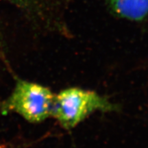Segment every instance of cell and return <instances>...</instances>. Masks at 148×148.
<instances>
[{"label": "cell", "mask_w": 148, "mask_h": 148, "mask_svg": "<svg viewBox=\"0 0 148 148\" xmlns=\"http://www.w3.org/2000/svg\"><path fill=\"white\" fill-rule=\"evenodd\" d=\"M119 109L117 104L97 92L69 87L55 95L51 117L61 127L71 130L96 112H116Z\"/></svg>", "instance_id": "6da1fadb"}, {"label": "cell", "mask_w": 148, "mask_h": 148, "mask_svg": "<svg viewBox=\"0 0 148 148\" xmlns=\"http://www.w3.org/2000/svg\"><path fill=\"white\" fill-rule=\"evenodd\" d=\"M55 95L43 85L18 79L0 110L3 114L16 113L30 123H40L51 117Z\"/></svg>", "instance_id": "7a4b0ae2"}, {"label": "cell", "mask_w": 148, "mask_h": 148, "mask_svg": "<svg viewBox=\"0 0 148 148\" xmlns=\"http://www.w3.org/2000/svg\"><path fill=\"white\" fill-rule=\"evenodd\" d=\"M112 10L120 17L140 21L148 15V0H109Z\"/></svg>", "instance_id": "3957f363"}, {"label": "cell", "mask_w": 148, "mask_h": 148, "mask_svg": "<svg viewBox=\"0 0 148 148\" xmlns=\"http://www.w3.org/2000/svg\"><path fill=\"white\" fill-rule=\"evenodd\" d=\"M0 1H7L21 8H28L32 3L33 0H0Z\"/></svg>", "instance_id": "277c9868"}, {"label": "cell", "mask_w": 148, "mask_h": 148, "mask_svg": "<svg viewBox=\"0 0 148 148\" xmlns=\"http://www.w3.org/2000/svg\"><path fill=\"white\" fill-rule=\"evenodd\" d=\"M1 49H2V38H1V34H0V53L1 51Z\"/></svg>", "instance_id": "5b68a950"}, {"label": "cell", "mask_w": 148, "mask_h": 148, "mask_svg": "<svg viewBox=\"0 0 148 148\" xmlns=\"http://www.w3.org/2000/svg\"><path fill=\"white\" fill-rule=\"evenodd\" d=\"M0 148H11V147L5 144H2V145H0Z\"/></svg>", "instance_id": "8992f818"}]
</instances>
